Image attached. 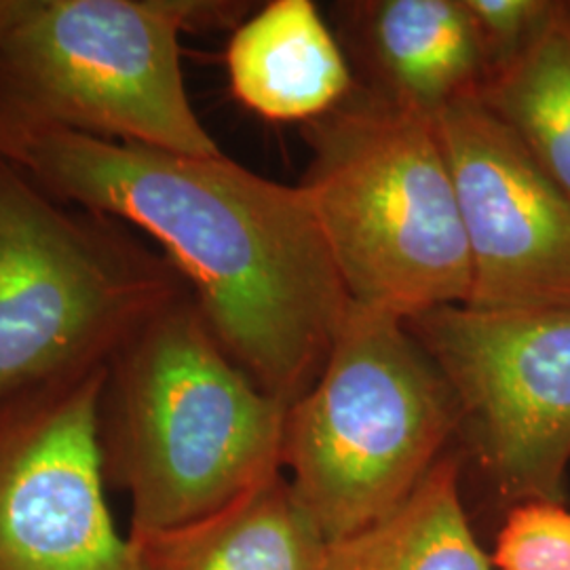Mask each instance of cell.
<instances>
[{
    "mask_svg": "<svg viewBox=\"0 0 570 570\" xmlns=\"http://www.w3.org/2000/svg\"><path fill=\"white\" fill-rule=\"evenodd\" d=\"M0 159L56 202L144 230L247 376L289 406L315 383L351 298L303 186L58 127L0 121Z\"/></svg>",
    "mask_w": 570,
    "mask_h": 570,
    "instance_id": "1",
    "label": "cell"
},
{
    "mask_svg": "<svg viewBox=\"0 0 570 570\" xmlns=\"http://www.w3.org/2000/svg\"><path fill=\"white\" fill-rule=\"evenodd\" d=\"M289 404L258 387L207 326L190 289L108 362L104 468L131 499V532L225 510L282 471Z\"/></svg>",
    "mask_w": 570,
    "mask_h": 570,
    "instance_id": "2",
    "label": "cell"
},
{
    "mask_svg": "<svg viewBox=\"0 0 570 570\" xmlns=\"http://www.w3.org/2000/svg\"><path fill=\"white\" fill-rule=\"evenodd\" d=\"M301 184L353 305L410 320L468 305L471 265L435 119L381 91L308 122Z\"/></svg>",
    "mask_w": 570,
    "mask_h": 570,
    "instance_id": "3",
    "label": "cell"
},
{
    "mask_svg": "<svg viewBox=\"0 0 570 570\" xmlns=\"http://www.w3.org/2000/svg\"><path fill=\"white\" fill-rule=\"evenodd\" d=\"M242 16L204 0H0V121L220 157L188 100L180 37Z\"/></svg>",
    "mask_w": 570,
    "mask_h": 570,
    "instance_id": "4",
    "label": "cell"
},
{
    "mask_svg": "<svg viewBox=\"0 0 570 570\" xmlns=\"http://www.w3.org/2000/svg\"><path fill=\"white\" fill-rule=\"evenodd\" d=\"M456 429L449 381L406 320L351 305L320 376L289 406L282 465L332 543L397 510Z\"/></svg>",
    "mask_w": 570,
    "mask_h": 570,
    "instance_id": "5",
    "label": "cell"
},
{
    "mask_svg": "<svg viewBox=\"0 0 570 570\" xmlns=\"http://www.w3.org/2000/svg\"><path fill=\"white\" fill-rule=\"evenodd\" d=\"M186 289L121 223L66 209L0 159V402L110 362Z\"/></svg>",
    "mask_w": 570,
    "mask_h": 570,
    "instance_id": "6",
    "label": "cell"
},
{
    "mask_svg": "<svg viewBox=\"0 0 570 570\" xmlns=\"http://www.w3.org/2000/svg\"><path fill=\"white\" fill-rule=\"evenodd\" d=\"M406 324L449 381L459 429L494 492L510 508L567 503L570 308L440 306Z\"/></svg>",
    "mask_w": 570,
    "mask_h": 570,
    "instance_id": "7",
    "label": "cell"
},
{
    "mask_svg": "<svg viewBox=\"0 0 570 570\" xmlns=\"http://www.w3.org/2000/svg\"><path fill=\"white\" fill-rule=\"evenodd\" d=\"M108 362L0 402V570H138L104 494Z\"/></svg>",
    "mask_w": 570,
    "mask_h": 570,
    "instance_id": "8",
    "label": "cell"
},
{
    "mask_svg": "<svg viewBox=\"0 0 570 570\" xmlns=\"http://www.w3.org/2000/svg\"><path fill=\"white\" fill-rule=\"evenodd\" d=\"M435 127L468 244V306L570 308L569 195L478 94L446 106Z\"/></svg>",
    "mask_w": 570,
    "mask_h": 570,
    "instance_id": "9",
    "label": "cell"
},
{
    "mask_svg": "<svg viewBox=\"0 0 570 570\" xmlns=\"http://www.w3.org/2000/svg\"><path fill=\"white\" fill-rule=\"evenodd\" d=\"M233 96L268 121L313 122L353 94L341 45L311 0H273L226 47Z\"/></svg>",
    "mask_w": 570,
    "mask_h": 570,
    "instance_id": "10",
    "label": "cell"
},
{
    "mask_svg": "<svg viewBox=\"0 0 570 570\" xmlns=\"http://www.w3.org/2000/svg\"><path fill=\"white\" fill-rule=\"evenodd\" d=\"M127 537L138 570H322L327 548L282 471L197 522Z\"/></svg>",
    "mask_w": 570,
    "mask_h": 570,
    "instance_id": "11",
    "label": "cell"
},
{
    "mask_svg": "<svg viewBox=\"0 0 570 570\" xmlns=\"http://www.w3.org/2000/svg\"><path fill=\"white\" fill-rule=\"evenodd\" d=\"M362 26L381 94L431 119L487 81L484 47L463 0L367 2Z\"/></svg>",
    "mask_w": 570,
    "mask_h": 570,
    "instance_id": "12",
    "label": "cell"
},
{
    "mask_svg": "<svg viewBox=\"0 0 570 570\" xmlns=\"http://www.w3.org/2000/svg\"><path fill=\"white\" fill-rule=\"evenodd\" d=\"M322 570H494L469 524L456 461L440 459L397 510L327 543Z\"/></svg>",
    "mask_w": 570,
    "mask_h": 570,
    "instance_id": "13",
    "label": "cell"
},
{
    "mask_svg": "<svg viewBox=\"0 0 570 570\" xmlns=\"http://www.w3.org/2000/svg\"><path fill=\"white\" fill-rule=\"evenodd\" d=\"M478 98L570 197V2H556L527 49Z\"/></svg>",
    "mask_w": 570,
    "mask_h": 570,
    "instance_id": "14",
    "label": "cell"
},
{
    "mask_svg": "<svg viewBox=\"0 0 570 570\" xmlns=\"http://www.w3.org/2000/svg\"><path fill=\"white\" fill-rule=\"evenodd\" d=\"M490 562L494 570H570L567 503L530 501L510 508Z\"/></svg>",
    "mask_w": 570,
    "mask_h": 570,
    "instance_id": "15",
    "label": "cell"
},
{
    "mask_svg": "<svg viewBox=\"0 0 570 570\" xmlns=\"http://www.w3.org/2000/svg\"><path fill=\"white\" fill-rule=\"evenodd\" d=\"M484 47L489 75L518 58L550 20L548 0H463ZM487 75V77H489Z\"/></svg>",
    "mask_w": 570,
    "mask_h": 570,
    "instance_id": "16",
    "label": "cell"
}]
</instances>
